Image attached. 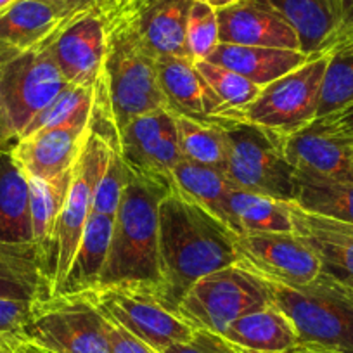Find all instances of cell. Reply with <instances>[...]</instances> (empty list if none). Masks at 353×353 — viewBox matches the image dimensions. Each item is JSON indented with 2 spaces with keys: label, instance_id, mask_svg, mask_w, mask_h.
<instances>
[{
  "label": "cell",
  "instance_id": "obj_52",
  "mask_svg": "<svg viewBox=\"0 0 353 353\" xmlns=\"http://www.w3.org/2000/svg\"><path fill=\"white\" fill-rule=\"evenodd\" d=\"M288 353H324V352H317V350H310V348H301V346H298V348L291 350V352Z\"/></svg>",
  "mask_w": 353,
  "mask_h": 353
},
{
  "label": "cell",
  "instance_id": "obj_20",
  "mask_svg": "<svg viewBox=\"0 0 353 353\" xmlns=\"http://www.w3.org/2000/svg\"><path fill=\"white\" fill-rule=\"evenodd\" d=\"M52 296L46 251L37 243L0 241V298L40 301Z\"/></svg>",
  "mask_w": 353,
  "mask_h": 353
},
{
  "label": "cell",
  "instance_id": "obj_36",
  "mask_svg": "<svg viewBox=\"0 0 353 353\" xmlns=\"http://www.w3.org/2000/svg\"><path fill=\"white\" fill-rule=\"evenodd\" d=\"M220 43L219 11L205 0H194L185 28V52L192 63L208 59Z\"/></svg>",
  "mask_w": 353,
  "mask_h": 353
},
{
  "label": "cell",
  "instance_id": "obj_30",
  "mask_svg": "<svg viewBox=\"0 0 353 353\" xmlns=\"http://www.w3.org/2000/svg\"><path fill=\"white\" fill-rule=\"evenodd\" d=\"M172 114L175 120L182 158L223 168L229 154V135L223 125L225 121L196 120L175 111H172Z\"/></svg>",
  "mask_w": 353,
  "mask_h": 353
},
{
  "label": "cell",
  "instance_id": "obj_26",
  "mask_svg": "<svg viewBox=\"0 0 353 353\" xmlns=\"http://www.w3.org/2000/svg\"><path fill=\"white\" fill-rule=\"evenodd\" d=\"M158 71L168 110L196 120L219 121L212 94L189 57H158Z\"/></svg>",
  "mask_w": 353,
  "mask_h": 353
},
{
  "label": "cell",
  "instance_id": "obj_12",
  "mask_svg": "<svg viewBox=\"0 0 353 353\" xmlns=\"http://www.w3.org/2000/svg\"><path fill=\"white\" fill-rule=\"evenodd\" d=\"M236 250L237 263L274 284L307 286L322 274L317 251L294 230L237 236Z\"/></svg>",
  "mask_w": 353,
  "mask_h": 353
},
{
  "label": "cell",
  "instance_id": "obj_4",
  "mask_svg": "<svg viewBox=\"0 0 353 353\" xmlns=\"http://www.w3.org/2000/svg\"><path fill=\"white\" fill-rule=\"evenodd\" d=\"M269 286L274 303L293 322L301 348L353 353L352 290L324 272L307 286L290 288L274 283Z\"/></svg>",
  "mask_w": 353,
  "mask_h": 353
},
{
  "label": "cell",
  "instance_id": "obj_40",
  "mask_svg": "<svg viewBox=\"0 0 353 353\" xmlns=\"http://www.w3.org/2000/svg\"><path fill=\"white\" fill-rule=\"evenodd\" d=\"M104 319H106V334L111 346V353H159L158 350L149 346L148 343L139 339L137 336L128 332L127 329L118 325L106 315H104Z\"/></svg>",
  "mask_w": 353,
  "mask_h": 353
},
{
  "label": "cell",
  "instance_id": "obj_31",
  "mask_svg": "<svg viewBox=\"0 0 353 353\" xmlns=\"http://www.w3.org/2000/svg\"><path fill=\"white\" fill-rule=\"evenodd\" d=\"M194 66L212 94L215 118L219 121H236L237 114L260 94L261 87L220 64L205 59L194 63Z\"/></svg>",
  "mask_w": 353,
  "mask_h": 353
},
{
  "label": "cell",
  "instance_id": "obj_25",
  "mask_svg": "<svg viewBox=\"0 0 353 353\" xmlns=\"http://www.w3.org/2000/svg\"><path fill=\"white\" fill-rule=\"evenodd\" d=\"M310 57L301 50L219 43L206 61L236 71L258 87H263L283 74L296 70Z\"/></svg>",
  "mask_w": 353,
  "mask_h": 353
},
{
  "label": "cell",
  "instance_id": "obj_50",
  "mask_svg": "<svg viewBox=\"0 0 353 353\" xmlns=\"http://www.w3.org/2000/svg\"><path fill=\"white\" fill-rule=\"evenodd\" d=\"M16 2H18V0H0V14H4L6 11H9Z\"/></svg>",
  "mask_w": 353,
  "mask_h": 353
},
{
  "label": "cell",
  "instance_id": "obj_10",
  "mask_svg": "<svg viewBox=\"0 0 353 353\" xmlns=\"http://www.w3.org/2000/svg\"><path fill=\"white\" fill-rule=\"evenodd\" d=\"M49 43L0 66V111L14 139L68 87Z\"/></svg>",
  "mask_w": 353,
  "mask_h": 353
},
{
  "label": "cell",
  "instance_id": "obj_49",
  "mask_svg": "<svg viewBox=\"0 0 353 353\" xmlns=\"http://www.w3.org/2000/svg\"><path fill=\"white\" fill-rule=\"evenodd\" d=\"M352 30H353V9H352V11H348V14H346L343 32H352Z\"/></svg>",
  "mask_w": 353,
  "mask_h": 353
},
{
  "label": "cell",
  "instance_id": "obj_27",
  "mask_svg": "<svg viewBox=\"0 0 353 353\" xmlns=\"http://www.w3.org/2000/svg\"><path fill=\"white\" fill-rule=\"evenodd\" d=\"M114 216L90 213L63 286L56 294H81L97 290L113 236Z\"/></svg>",
  "mask_w": 353,
  "mask_h": 353
},
{
  "label": "cell",
  "instance_id": "obj_45",
  "mask_svg": "<svg viewBox=\"0 0 353 353\" xmlns=\"http://www.w3.org/2000/svg\"><path fill=\"white\" fill-rule=\"evenodd\" d=\"M12 139L14 137H12L11 132H9L4 117H2V111H0V142H8V141H12Z\"/></svg>",
  "mask_w": 353,
  "mask_h": 353
},
{
  "label": "cell",
  "instance_id": "obj_18",
  "mask_svg": "<svg viewBox=\"0 0 353 353\" xmlns=\"http://www.w3.org/2000/svg\"><path fill=\"white\" fill-rule=\"evenodd\" d=\"M87 130L88 125H66L35 132L16 139L12 152L26 176L50 181L74 165Z\"/></svg>",
  "mask_w": 353,
  "mask_h": 353
},
{
  "label": "cell",
  "instance_id": "obj_9",
  "mask_svg": "<svg viewBox=\"0 0 353 353\" xmlns=\"http://www.w3.org/2000/svg\"><path fill=\"white\" fill-rule=\"evenodd\" d=\"M19 338L54 353H111L106 319L88 293L35 301Z\"/></svg>",
  "mask_w": 353,
  "mask_h": 353
},
{
  "label": "cell",
  "instance_id": "obj_1",
  "mask_svg": "<svg viewBox=\"0 0 353 353\" xmlns=\"http://www.w3.org/2000/svg\"><path fill=\"white\" fill-rule=\"evenodd\" d=\"M236 243L237 234L222 220L170 192L159 205V301L176 312L192 284L237 263Z\"/></svg>",
  "mask_w": 353,
  "mask_h": 353
},
{
  "label": "cell",
  "instance_id": "obj_35",
  "mask_svg": "<svg viewBox=\"0 0 353 353\" xmlns=\"http://www.w3.org/2000/svg\"><path fill=\"white\" fill-rule=\"evenodd\" d=\"M300 208L353 225V182H329L298 175Z\"/></svg>",
  "mask_w": 353,
  "mask_h": 353
},
{
  "label": "cell",
  "instance_id": "obj_24",
  "mask_svg": "<svg viewBox=\"0 0 353 353\" xmlns=\"http://www.w3.org/2000/svg\"><path fill=\"white\" fill-rule=\"evenodd\" d=\"M223 336L248 353H288L300 346L293 322L274 301L237 319Z\"/></svg>",
  "mask_w": 353,
  "mask_h": 353
},
{
  "label": "cell",
  "instance_id": "obj_48",
  "mask_svg": "<svg viewBox=\"0 0 353 353\" xmlns=\"http://www.w3.org/2000/svg\"><path fill=\"white\" fill-rule=\"evenodd\" d=\"M205 2H208L213 9L220 11V9H225V8H229V6L236 4L237 0H205Z\"/></svg>",
  "mask_w": 353,
  "mask_h": 353
},
{
  "label": "cell",
  "instance_id": "obj_2",
  "mask_svg": "<svg viewBox=\"0 0 353 353\" xmlns=\"http://www.w3.org/2000/svg\"><path fill=\"white\" fill-rule=\"evenodd\" d=\"M172 192L168 181L130 173L118 212L99 288L161 286L159 205Z\"/></svg>",
  "mask_w": 353,
  "mask_h": 353
},
{
  "label": "cell",
  "instance_id": "obj_13",
  "mask_svg": "<svg viewBox=\"0 0 353 353\" xmlns=\"http://www.w3.org/2000/svg\"><path fill=\"white\" fill-rule=\"evenodd\" d=\"M118 144L125 165L135 175L170 182L173 168L184 159L170 110L135 117L118 130Z\"/></svg>",
  "mask_w": 353,
  "mask_h": 353
},
{
  "label": "cell",
  "instance_id": "obj_17",
  "mask_svg": "<svg viewBox=\"0 0 353 353\" xmlns=\"http://www.w3.org/2000/svg\"><path fill=\"white\" fill-rule=\"evenodd\" d=\"M70 21L46 0H18L0 14V66L50 43Z\"/></svg>",
  "mask_w": 353,
  "mask_h": 353
},
{
  "label": "cell",
  "instance_id": "obj_51",
  "mask_svg": "<svg viewBox=\"0 0 353 353\" xmlns=\"http://www.w3.org/2000/svg\"><path fill=\"white\" fill-rule=\"evenodd\" d=\"M338 2L341 4V8L345 9V14H348V11H352L353 9V0H338Z\"/></svg>",
  "mask_w": 353,
  "mask_h": 353
},
{
  "label": "cell",
  "instance_id": "obj_7",
  "mask_svg": "<svg viewBox=\"0 0 353 353\" xmlns=\"http://www.w3.org/2000/svg\"><path fill=\"white\" fill-rule=\"evenodd\" d=\"M272 301L267 281L241 263H232L192 284L176 307V314L194 329L223 334L237 319Z\"/></svg>",
  "mask_w": 353,
  "mask_h": 353
},
{
  "label": "cell",
  "instance_id": "obj_11",
  "mask_svg": "<svg viewBox=\"0 0 353 353\" xmlns=\"http://www.w3.org/2000/svg\"><path fill=\"white\" fill-rule=\"evenodd\" d=\"M88 296L108 319L159 353L175 343L189 339L196 331L176 312L166 308L151 290L110 286L97 288Z\"/></svg>",
  "mask_w": 353,
  "mask_h": 353
},
{
  "label": "cell",
  "instance_id": "obj_5",
  "mask_svg": "<svg viewBox=\"0 0 353 353\" xmlns=\"http://www.w3.org/2000/svg\"><path fill=\"white\" fill-rule=\"evenodd\" d=\"M113 145L118 144L108 141L88 123L83 145L73 165V182H71L70 194L54 225L49 243L43 250L49 279L52 284V294L59 291L66 279L71 260L83 236L88 216L92 213L96 189L108 168Z\"/></svg>",
  "mask_w": 353,
  "mask_h": 353
},
{
  "label": "cell",
  "instance_id": "obj_21",
  "mask_svg": "<svg viewBox=\"0 0 353 353\" xmlns=\"http://www.w3.org/2000/svg\"><path fill=\"white\" fill-rule=\"evenodd\" d=\"M296 32L301 50L319 56L331 50L345 26V9L338 0H267Z\"/></svg>",
  "mask_w": 353,
  "mask_h": 353
},
{
  "label": "cell",
  "instance_id": "obj_28",
  "mask_svg": "<svg viewBox=\"0 0 353 353\" xmlns=\"http://www.w3.org/2000/svg\"><path fill=\"white\" fill-rule=\"evenodd\" d=\"M170 185L173 192L205 208L229 227L227 198L237 188L227 176L223 168L182 159L173 168Z\"/></svg>",
  "mask_w": 353,
  "mask_h": 353
},
{
  "label": "cell",
  "instance_id": "obj_39",
  "mask_svg": "<svg viewBox=\"0 0 353 353\" xmlns=\"http://www.w3.org/2000/svg\"><path fill=\"white\" fill-rule=\"evenodd\" d=\"M33 301L0 298V336H19L32 315Z\"/></svg>",
  "mask_w": 353,
  "mask_h": 353
},
{
  "label": "cell",
  "instance_id": "obj_47",
  "mask_svg": "<svg viewBox=\"0 0 353 353\" xmlns=\"http://www.w3.org/2000/svg\"><path fill=\"white\" fill-rule=\"evenodd\" d=\"M11 339L12 336H0V353H14Z\"/></svg>",
  "mask_w": 353,
  "mask_h": 353
},
{
  "label": "cell",
  "instance_id": "obj_8",
  "mask_svg": "<svg viewBox=\"0 0 353 353\" xmlns=\"http://www.w3.org/2000/svg\"><path fill=\"white\" fill-rule=\"evenodd\" d=\"M327 52L312 56L296 70L263 85L236 121L256 125L288 139L317 120Z\"/></svg>",
  "mask_w": 353,
  "mask_h": 353
},
{
  "label": "cell",
  "instance_id": "obj_43",
  "mask_svg": "<svg viewBox=\"0 0 353 353\" xmlns=\"http://www.w3.org/2000/svg\"><path fill=\"white\" fill-rule=\"evenodd\" d=\"M128 4H130V0H99V12L104 19H108L125 11Z\"/></svg>",
  "mask_w": 353,
  "mask_h": 353
},
{
  "label": "cell",
  "instance_id": "obj_22",
  "mask_svg": "<svg viewBox=\"0 0 353 353\" xmlns=\"http://www.w3.org/2000/svg\"><path fill=\"white\" fill-rule=\"evenodd\" d=\"M192 2L194 0H154L120 16L130 19L142 42L156 57H188L185 28Z\"/></svg>",
  "mask_w": 353,
  "mask_h": 353
},
{
  "label": "cell",
  "instance_id": "obj_15",
  "mask_svg": "<svg viewBox=\"0 0 353 353\" xmlns=\"http://www.w3.org/2000/svg\"><path fill=\"white\" fill-rule=\"evenodd\" d=\"M108 28L99 11H90L71 19L49 43L68 83L96 85L106 59Z\"/></svg>",
  "mask_w": 353,
  "mask_h": 353
},
{
  "label": "cell",
  "instance_id": "obj_6",
  "mask_svg": "<svg viewBox=\"0 0 353 353\" xmlns=\"http://www.w3.org/2000/svg\"><path fill=\"white\" fill-rule=\"evenodd\" d=\"M229 154L223 165L232 184L241 191L294 201L298 172L286 154V139L270 130L246 123L225 121Z\"/></svg>",
  "mask_w": 353,
  "mask_h": 353
},
{
  "label": "cell",
  "instance_id": "obj_29",
  "mask_svg": "<svg viewBox=\"0 0 353 353\" xmlns=\"http://www.w3.org/2000/svg\"><path fill=\"white\" fill-rule=\"evenodd\" d=\"M227 219L237 236L294 230L291 201L241 189H234L227 198Z\"/></svg>",
  "mask_w": 353,
  "mask_h": 353
},
{
  "label": "cell",
  "instance_id": "obj_34",
  "mask_svg": "<svg viewBox=\"0 0 353 353\" xmlns=\"http://www.w3.org/2000/svg\"><path fill=\"white\" fill-rule=\"evenodd\" d=\"M96 85L70 83L59 96L47 104L28 123L19 137L47 130V128L66 127V125H88L92 117ZM18 137V139H19Z\"/></svg>",
  "mask_w": 353,
  "mask_h": 353
},
{
  "label": "cell",
  "instance_id": "obj_44",
  "mask_svg": "<svg viewBox=\"0 0 353 353\" xmlns=\"http://www.w3.org/2000/svg\"><path fill=\"white\" fill-rule=\"evenodd\" d=\"M11 343H12V350H14V353H54L50 352V350H46L42 348V346L35 345V343L19 338V336H12Z\"/></svg>",
  "mask_w": 353,
  "mask_h": 353
},
{
  "label": "cell",
  "instance_id": "obj_37",
  "mask_svg": "<svg viewBox=\"0 0 353 353\" xmlns=\"http://www.w3.org/2000/svg\"><path fill=\"white\" fill-rule=\"evenodd\" d=\"M128 179H130V170L127 168L123 158H121L120 144L113 145L108 168L96 189L92 213L110 216L117 215L118 206H120L121 198H123L125 188L128 184Z\"/></svg>",
  "mask_w": 353,
  "mask_h": 353
},
{
  "label": "cell",
  "instance_id": "obj_19",
  "mask_svg": "<svg viewBox=\"0 0 353 353\" xmlns=\"http://www.w3.org/2000/svg\"><path fill=\"white\" fill-rule=\"evenodd\" d=\"M294 232L317 251L322 272L353 291V225L310 213L291 201Z\"/></svg>",
  "mask_w": 353,
  "mask_h": 353
},
{
  "label": "cell",
  "instance_id": "obj_23",
  "mask_svg": "<svg viewBox=\"0 0 353 353\" xmlns=\"http://www.w3.org/2000/svg\"><path fill=\"white\" fill-rule=\"evenodd\" d=\"M16 139L0 142V241L35 243L30 216L28 179L14 158Z\"/></svg>",
  "mask_w": 353,
  "mask_h": 353
},
{
  "label": "cell",
  "instance_id": "obj_14",
  "mask_svg": "<svg viewBox=\"0 0 353 353\" xmlns=\"http://www.w3.org/2000/svg\"><path fill=\"white\" fill-rule=\"evenodd\" d=\"M286 154L300 176L353 182V135L325 117L288 137Z\"/></svg>",
  "mask_w": 353,
  "mask_h": 353
},
{
  "label": "cell",
  "instance_id": "obj_32",
  "mask_svg": "<svg viewBox=\"0 0 353 353\" xmlns=\"http://www.w3.org/2000/svg\"><path fill=\"white\" fill-rule=\"evenodd\" d=\"M26 179H28L33 241L46 250V244L49 243L54 225L70 194L71 182H73V166L50 181L30 179V176Z\"/></svg>",
  "mask_w": 353,
  "mask_h": 353
},
{
  "label": "cell",
  "instance_id": "obj_46",
  "mask_svg": "<svg viewBox=\"0 0 353 353\" xmlns=\"http://www.w3.org/2000/svg\"><path fill=\"white\" fill-rule=\"evenodd\" d=\"M151 2H154V0H130V4L127 6V9H125V11H121L120 14H125V12H130V11H134V9L142 8V6L151 4ZM120 14H117V16H120ZM111 18H114V16H111ZM108 19H110V18H108Z\"/></svg>",
  "mask_w": 353,
  "mask_h": 353
},
{
  "label": "cell",
  "instance_id": "obj_3",
  "mask_svg": "<svg viewBox=\"0 0 353 353\" xmlns=\"http://www.w3.org/2000/svg\"><path fill=\"white\" fill-rule=\"evenodd\" d=\"M108 28L103 81L120 130L135 117L168 110L159 83L158 57L145 47L127 18L104 19Z\"/></svg>",
  "mask_w": 353,
  "mask_h": 353
},
{
  "label": "cell",
  "instance_id": "obj_16",
  "mask_svg": "<svg viewBox=\"0 0 353 353\" xmlns=\"http://www.w3.org/2000/svg\"><path fill=\"white\" fill-rule=\"evenodd\" d=\"M219 28L220 43L301 50L293 26L267 0H237L220 9Z\"/></svg>",
  "mask_w": 353,
  "mask_h": 353
},
{
  "label": "cell",
  "instance_id": "obj_38",
  "mask_svg": "<svg viewBox=\"0 0 353 353\" xmlns=\"http://www.w3.org/2000/svg\"><path fill=\"white\" fill-rule=\"evenodd\" d=\"M161 353H248L219 332L196 329L189 339L168 346Z\"/></svg>",
  "mask_w": 353,
  "mask_h": 353
},
{
  "label": "cell",
  "instance_id": "obj_33",
  "mask_svg": "<svg viewBox=\"0 0 353 353\" xmlns=\"http://www.w3.org/2000/svg\"><path fill=\"white\" fill-rule=\"evenodd\" d=\"M327 56L317 118L353 104V30L341 32Z\"/></svg>",
  "mask_w": 353,
  "mask_h": 353
},
{
  "label": "cell",
  "instance_id": "obj_41",
  "mask_svg": "<svg viewBox=\"0 0 353 353\" xmlns=\"http://www.w3.org/2000/svg\"><path fill=\"white\" fill-rule=\"evenodd\" d=\"M46 2L63 12L68 19H74L85 12L99 11V0H46Z\"/></svg>",
  "mask_w": 353,
  "mask_h": 353
},
{
  "label": "cell",
  "instance_id": "obj_42",
  "mask_svg": "<svg viewBox=\"0 0 353 353\" xmlns=\"http://www.w3.org/2000/svg\"><path fill=\"white\" fill-rule=\"evenodd\" d=\"M325 118H327L329 121H332L336 127L343 128V130H346L348 134L353 135V104L348 108H343V110L339 111H334V113L331 114H325Z\"/></svg>",
  "mask_w": 353,
  "mask_h": 353
}]
</instances>
